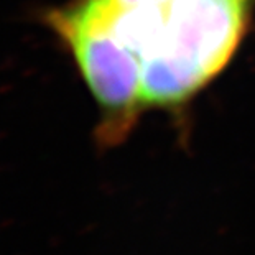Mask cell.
Masks as SVG:
<instances>
[{
    "instance_id": "obj_1",
    "label": "cell",
    "mask_w": 255,
    "mask_h": 255,
    "mask_svg": "<svg viewBox=\"0 0 255 255\" xmlns=\"http://www.w3.org/2000/svg\"><path fill=\"white\" fill-rule=\"evenodd\" d=\"M254 0H166L102 15L138 58L145 107H178L206 88L234 56Z\"/></svg>"
},
{
    "instance_id": "obj_2",
    "label": "cell",
    "mask_w": 255,
    "mask_h": 255,
    "mask_svg": "<svg viewBox=\"0 0 255 255\" xmlns=\"http://www.w3.org/2000/svg\"><path fill=\"white\" fill-rule=\"evenodd\" d=\"M50 21L71 48L76 64L102 111V142L122 140L140 111L142 68L97 7L96 0H78L50 15Z\"/></svg>"
},
{
    "instance_id": "obj_3",
    "label": "cell",
    "mask_w": 255,
    "mask_h": 255,
    "mask_svg": "<svg viewBox=\"0 0 255 255\" xmlns=\"http://www.w3.org/2000/svg\"><path fill=\"white\" fill-rule=\"evenodd\" d=\"M109 2L117 8H133V7H138V5L160 3V2H166V0H109Z\"/></svg>"
}]
</instances>
